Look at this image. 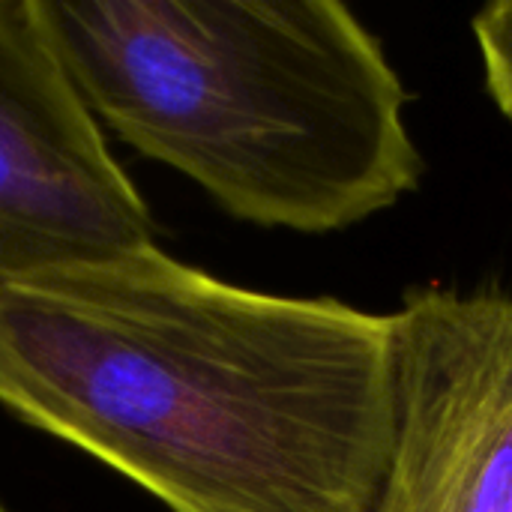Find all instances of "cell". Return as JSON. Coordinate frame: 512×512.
Instances as JSON below:
<instances>
[{
  "mask_svg": "<svg viewBox=\"0 0 512 512\" xmlns=\"http://www.w3.org/2000/svg\"><path fill=\"white\" fill-rule=\"evenodd\" d=\"M0 405L171 512H375L393 312L240 288L153 243L0 288Z\"/></svg>",
  "mask_w": 512,
  "mask_h": 512,
  "instance_id": "1",
  "label": "cell"
},
{
  "mask_svg": "<svg viewBox=\"0 0 512 512\" xmlns=\"http://www.w3.org/2000/svg\"><path fill=\"white\" fill-rule=\"evenodd\" d=\"M69 78L129 147L231 216L300 234L420 186L408 90L336 0H36Z\"/></svg>",
  "mask_w": 512,
  "mask_h": 512,
  "instance_id": "2",
  "label": "cell"
},
{
  "mask_svg": "<svg viewBox=\"0 0 512 512\" xmlns=\"http://www.w3.org/2000/svg\"><path fill=\"white\" fill-rule=\"evenodd\" d=\"M153 234L36 0H0V288L123 258Z\"/></svg>",
  "mask_w": 512,
  "mask_h": 512,
  "instance_id": "3",
  "label": "cell"
},
{
  "mask_svg": "<svg viewBox=\"0 0 512 512\" xmlns=\"http://www.w3.org/2000/svg\"><path fill=\"white\" fill-rule=\"evenodd\" d=\"M393 387L375 512H512V294L408 291L393 312Z\"/></svg>",
  "mask_w": 512,
  "mask_h": 512,
  "instance_id": "4",
  "label": "cell"
},
{
  "mask_svg": "<svg viewBox=\"0 0 512 512\" xmlns=\"http://www.w3.org/2000/svg\"><path fill=\"white\" fill-rule=\"evenodd\" d=\"M474 36L486 69V87L512 120V0L483 6L474 18Z\"/></svg>",
  "mask_w": 512,
  "mask_h": 512,
  "instance_id": "5",
  "label": "cell"
},
{
  "mask_svg": "<svg viewBox=\"0 0 512 512\" xmlns=\"http://www.w3.org/2000/svg\"><path fill=\"white\" fill-rule=\"evenodd\" d=\"M0 512H12L9 507H6V504H3V498H0Z\"/></svg>",
  "mask_w": 512,
  "mask_h": 512,
  "instance_id": "6",
  "label": "cell"
}]
</instances>
